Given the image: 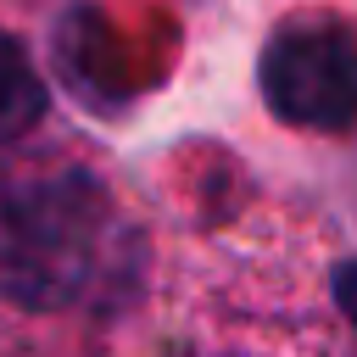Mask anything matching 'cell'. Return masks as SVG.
<instances>
[{"mask_svg": "<svg viewBox=\"0 0 357 357\" xmlns=\"http://www.w3.org/2000/svg\"><path fill=\"white\" fill-rule=\"evenodd\" d=\"M39 117H45V84H39L28 50L11 33H0V139L28 134Z\"/></svg>", "mask_w": 357, "mask_h": 357, "instance_id": "3", "label": "cell"}, {"mask_svg": "<svg viewBox=\"0 0 357 357\" xmlns=\"http://www.w3.org/2000/svg\"><path fill=\"white\" fill-rule=\"evenodd\" d=\"M262 95L296 128H357V33L335 22H290L262 50Z\"/></svg>", "mask_w": 357, "mask_h": 357, "instance_id": "2", "label": "cell"}, {"mask_svg": "<svg viewBox=\"0 0 357 357\" xmlns=\"http://www.w3.org/2000/svg\"><path fill=\"white\" fill-rule=\"evenodd\" d=\"M112 201L89 173H28L0 184V296L67 307L89 290L112 240Z\"/></svg>", "mask_w": 357, "mask_h": 357, "instance_id": "1", "label": "cell"}, {"mask_svg": "<svg viewBox=\"0 0 357 357\" xmlns=\"http://www.w3.org/2000/svg\"><path fill=\"white\" fill-rule=\"evenodd\" d=\"M335 301H340V312L357 324V262H340V268H335Z\"/></svg>", "mask_w": 357, "mask_h": 357, "instance_id": "4", "label": "cell"}]
</instances>
